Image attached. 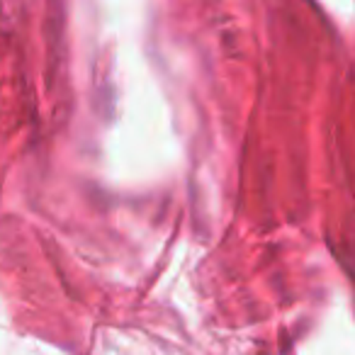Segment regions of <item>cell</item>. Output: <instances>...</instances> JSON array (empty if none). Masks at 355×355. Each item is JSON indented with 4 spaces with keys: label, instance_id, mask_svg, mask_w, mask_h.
I'll use <instances>...</instances> for the list:
<instances>
[]
</instances>
